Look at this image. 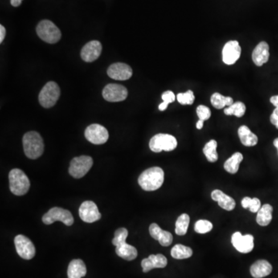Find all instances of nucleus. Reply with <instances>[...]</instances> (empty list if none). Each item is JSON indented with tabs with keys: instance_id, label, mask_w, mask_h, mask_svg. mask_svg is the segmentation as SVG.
I'll use <instances>...</instances> for the list:
<instances>
[{
	"instance_id": "1",
	"label": "nucleus",
	"mask_w": 278,
	"mask_h": 278,
	"mask_svg": "<svg viewBox=\"0 0 278 278\" xmlns=\"http://www.w3.org/2000/svg\"><path fill=\"white\" fill-rule=\"evenodd\" d=\"M165 173L160 167H152L144 171L139 177L138 182L145 191L152 192L161 187L164 182Z\"/></svg>"
},
{
	"instance_id": "2",
	"label": "nucleus",
	"mask_w": 278,
	"mask_h": 278,
	"mask_svg": "<svg viewBox=\"0 0 278 278\" xmlns=\"http://www.w3.org/2000/svg\"><path fill=\"white\" fill-rule=\"evenodd\" d=\"M25 155L30 159H37L43 155L44 143L38 132H29L22 138Z\"/></svg>"
},
{
	"instance_id": "3",
	"label": "nucleus",
	"mask_w": 278,
	"mask_h": 278,
	"mask_svg": "<svg viewBox=\"0 0 278 278\" xmlns=\"http://www.w3.org/2000/svg\"><path fill=\"white\" fill-rule=\"evenodd\" d=\"M9 189L16 196H23L30 189V179L21 169H12L9 173Z\"/></svg>"
},
{
	"instance_id": "4",
	"label": "nucleus",
	"mask_w": 278,
	"mask_h": 278,
	"mask_svg": "<svg viewBox=\"0 0 278 278\" xmlns=\"http://www.w3.org/2000/svg\"><path fill=\"white\" fill-rule=\"evenodd\" d=\"M37 34L46 43H56L61 38L59 28L50 20L41 21L37 26Z\"/></svg>"
},
{
	"instance_id": "5",
	"label": "nucleus",
	"mask_w": 278,
	"mask_h": 278,
	"mask_svg": "<svg viewBox=\"0 0 278 278\" xmlns=\"http://www.w3.org/2000/svg\"><path fill=\"white\" fill-rule=\"evenodd\" d=\"M178 142L176 138L169 134H157L151 139L149 141V148L152 152L159 153L165 152H171L176 149Z\"/></svg>"
},
{
	"instance_id": "6",
	"label": "nucleus",
	"mask_w": 278,
	"mask_h": 278,
	"mask_svg": "<svg viewBox=\"0 0 278 278\" xmlns=\"http://www.w3.org/2000/svg\"><path fill=\"white\" fill-rule=\"evenodd\" d=\"M60 95L58 83L50 81L45 84L39 95V102L43 108H50L55 105Z\"/></svg>"
},
{
	"instance_id": "7",
	"label": "nucleus",
	"mask_w": 278,
	"mask_h": 278,
	"mask_svg": "<svg viewBox=\"0 0 278 278\" xmlns=\"http://www.w3.org/2000/svg\"><path fill=\"white\" fill-rule=\"evenodd\" d=\"M93 165L92 158L87 156L75 157L71 160L69 173L75 179H80L85 176Z\"/></svg>"
},
{
	"instance_id": "8",
	"label": "nucleus",
	"mask_w": 278,
	"mask_h": 278,
	"mask_svg": "<svg viewBox=\"0 0 278 278\" xmlns=\"http://www.w3.org/2000/svg\"><path fill=\"white\" fill-rule=\"evenodd\" d=\"M42 220L46 225L52 224L56 221H60L67 226H71L74 223V217L69 210H64L63 208L54 207L45 213Z\"/></svg>"
},
{
	"instance_id": "9",
	"label": "nucleus",
	"mask_w": 278,
	"mask_h": 278,
	"mask_svg": "<svg viewBox=\"0 0 278 278\" xmlns=\"http://www.w3.org/2000/svg\"><path fill=\"white\" fill-rule=\"evenodd\" d=\"M84 135L87 141L95 145L104 144L109 139L108 130L99 124H91L87 127Z\"/></svg>"
},
{
	"instance_id": "10",
	"label": "nucleus",
	"mask_w": 278,
	"mask_h": 278,
	"mask_svg": "<svg viewBox=\"0 0 278 278\" xmlns=\"http://www.w3.org/2000/svg\"><path fill=\"white\" fill-rule=\"evenodd\" d=\"M16 250L19 256L24 259H31L35 256L36 249L34 243L23 235H17L14 239Z\"/></svg>"
},
{
	"instance_id": "11",
	"label": "nucleus",
	"mask_w": 278,
	"mask_h": 278,
	"mask_svg": "<svg viewBox=\"0 0 278 278\" xmlns=\"http://www.w3.org/2000/svg\"><path fill=\"white\" fill-rule=\"evenodd\" d=\"M128 93L126 87L116 83H109L104 87L102 95L109 102H119L125 100Z\"/></svg>"
},
{
	"instance_id": "12",
	"label": "nucleus",
	"mask_w": 278,
	"mask_h": 278,
	"mask_svg": "<svg viewBox=\"0 0 278 278\" xmlns=\"http://www.w3.org/2000/svg\"><path fill=\"white\" fill-rule=\"evenodd\" d=\"M232 244L236 250L242 254L251 252L254 247V238L250 234L242 235L240 232H235L231 238Z\"/></svg>"
},
{
	"instance_id": "13",
	"label": "nucleus",
	"mask_w": 278,
	"mask_h": 278,
	"mask_svg": "<svg viewBox=\"0 0 278 278\" xmlns=\"http://www.w3.org/2000/svg\"><path fill=\"white\" fill-rule=\"evenodd\" d=\"M79 215L80 219L87 223L96 222L101 218L99 208L92 201H85L81 204L79 209Z\"/></svg>"
},
{
	"instance_id": "14",
	"label": "nucleus",
	"mask_w": 278,
	"mask_h": 278,
	"mask_svg": "<svg viewBox=\"0 0 278 278\" xmlns=\"http://www.w3.org/2000/svg\"><path fill=\"white\" fill-rule=\"evenodd\" d=\"M241 47L237 40L228 41L222 51V61L227 65H233L240 58Z\"/></svg>"
},
{
	"instance_id": "15",
	"label": "nucleus",
	"mask_w": 278,
	"mask_h": 278,
	"mask_svg": "<svg viewBox=\"0 0 278 278\" xmlns=\"http://www.w3.org/2000/svg\"><path fill=\"white\" fill-rule=\"evenodd\" d=\"M132 67L124 63H115L111 64L108 69V75L114 80H126L132 78Z\"/></svg>"
},
{
	"instance_id": "16",
	"label": "nucleus",
	"mask_w": 278,
	"mask_h": 278,
	"mask_svg": "<svg viewBox=\"0 0 278 278\" xmlns=\"http://www.w3.org/2000/svg\"><path fill=\"white\" fill-rule=\"evenodd\" d=\"M102 51V46L99 41H90L82 48L80 57L83 61L93 62L99 59Z\"/></svg>"
},
{
	"instance_id": "17",
	"label": "nucleus",
	"mask_w": 278,
	"mask_h": 278,
	"mask_svg": "<svg viewBox=\"0 0 278 278\" xmlns=\"http://www.w3.org/2000/svg\"><path fill=\"white\" fill-rule=\"evenodd\" d=\"M168 260L162 254H151L148 258L143 259L141 267L144 273L148 272L155 268H164L166 267Z\"/></svg>"
},
{
	"instance_id": "18",
	"label": "nucleus",
	"mask_w": 278,
	"mask_h": 278,
	"mask_svg": "<svg viewBox=\"0 0 278 278\" xmlns=\"http://www.w3.org/2000/svg\"><path fill=\"white\" fill-rule=\"evenodd\" d=\"M149 234L153 239L159 242L163 247H169L172 244L173 237L171 233L161 230L160 226L156 223H152L149 226Z\"/></svg>"
},
{
	"instance_id": "19",
	"label": "nucleus",
	"mask_w": 278,
	"mask_h": 278,
	"mask_svg": "<svg viewBox=\"0 0 278 278\" xmlns=\"http://www.w3.org/2000/svg\"><path fill=\"white\" fill-rule=\"evenodd\" d=\"M269 58H270L269 45L264 41H262L253 51V61L258 67H261L268 61Z\"/></svg>"
},
{
	"instance_id": "20",
	"label": "nucleus",
	"mask_w": 278,
	"mask_h": 278,
	"mask_svg": "<svg viewBox=\"0 0 278 278\" xmlns=\"http://www.w3.org/2000/svg\"><path fill=\"white\" fill-rule=\"evenodd\" d=\"M273 267L266 259H259L250 267V274L254 278H263L271 275Z\"/></svg>"
},
{
	"instance_id": "21",
	"label": "nucleus",
	"mask_w": 278,
	"mask_h": 278,
	"mask_svg": "<svg viewBox=\"0 0 278 278\" xmlns=\"http://www.w3.org/2000/svg\"><path fill=\"white\" fill-rule=\"evenodd\" d=\"M211 197L213 200L218 202V205L226 211H232L235 209L236 202L234 199L219 189L213 190L211 193Z\"/></svg>"
},
{
	"instance_id": "22",
	"label": "nucleus",
	"mask_w": 278,
	"mask_h": 278,
	"mask_svg": "<svg viewBox=\"0 0 278 278\" xmlns=\"http://www.w3.org/2000/svg\"><path fill=\"white\" fill-rule=\"evenodd\" d=\"M87 274L85 263L80 259H73L67 269L68 278H82Z\"/></svg>"
},
{
	"instance_id": "23",
	"label": "nucleus",
	"mask_w": 278,
	"mask_h": 278,
	"mask_svg": "<svg viewBox=\"0 0 278 278\" xmlns=\"http://www.w3.org/2000/svg\"><path fill=\"white\" fill-rule=\"evenodd\" d=\"M238 136H239L241 143L244 146L253 147L258 144V136L253 133L250 128L246 125H242L238 128Z\"/></svg>"
},
{
	"instance_id": "24",
	"label": "nucleus",
	"mask_w": 278,
	"mask_h": 278,
	"mask_svg": "<svg viewBox=\"0 0 278 278\" xmlns=\"http://www.w3.org/2000/svg\"><path fill=\"white\" fill-rule=\"evenodd\" d=\"M273 206L270 204H264L258 212L256 221L259 226H267L272 220Z\"/></svg>"
},
{
	"instance_id": "25",
	"label": "nucleus",
	"mask_w": 278,
	"mask_h": 278,
	"mask_svg": "<svg viewBox=\"0 0 278 278\" xmlns=\"http://www.w3.org/2000/svg\"><path fill=\"white\" fill-rule=\"evenodd\" d=\"M115 251L118 256L128 261L133 260L138 256L137 249L127 243H122L116 247Z\"/></svg>"
},
{
	"instance_id": "26",
	"label": "nucleus",
	"mask_w": 278,
	"mask_h": 278,
	"mask_svg": "<svg viewBox=\"0 0 278 278\" xmlns=\"http://www.w3.org/2000/svg\"><path fill=\"white\" fill-rule=\"evenodd\" d=\"M243 156L240 152H235L231 157L225 161L224 169L230 174H236L239 169L241 161H243Z\"/></svg>"
},
{
	"instance_id": "27",
	"label": "nucleus",
	"mask_w": 278,
	"mask_h": 278,
	"mask_svg": "<svg viewBox=\"0 0 278 278\" xmlns=\"http://www.w3.org/2000/svg\"><path fill=\"white\" fill-rule=\"evenodd\" d=\"M212 105L217 109H222L225 107H229L234 104V100L231 97H226L219 93H214L210 98Z\"/></svg>"
},
{
	"instance_id": "28",
	"label": "nucleus",
	"mask_w": 278,
	"mask_h": 278,
	"mask_svg": "<svg viewBox=\"0 0 278 278\" xmlns=\"http://www.w3.org/2000/svg\"><path fill=\"white\" fill-rule=\"evenodd\" d=\"M193 250L182 244H176L171 250V255L175 259H183L193 256Z\"/></svg>"
},
{
	"instance_id": "29",
	"label": "nucleus",
	"mask_w": 278,
	"mask_h": 278,
	"mask_svg": "<svg viewBox=\"0 0 278 278\" xmlns=\"http://www.w3.org/2000/svg\"><path fill=\"white\" fill-rule=\"evenodd\" d=\"M217 142L216 140H210L206 143L203 148V153L206 159L210 162H216L218 160V153L217 151Z\"/></svg>"
},
{
	"instance_id": "30",
	"label": "nucleus",
	"mask_w": 278,
	"mask_h": 278,
	"mask_svg": "<svg viewBox=\"0 0 278 278\" xmlns=\"http://www.w3.org/2000/svg\"><path fill=\"white\" fill-rule=\"evenodd\" d=\"M189 222H190V218L188 214L183 213L179 216L176 222V230H175L176 234L179 236L185 235L189 228Z\"/></svg>"
},
{
	"instance_id": "31",
	"label": "nucleus",
	"mask_w": 278,
	"mask_h": 278,
	"mask_svg": "<svg viewBox=\"0 0 278 278\" xmlns=\"http://www.w3.org/2000/svg\"><path fill=\"white\" fill-rule=\"evenodd\" d=\"M246 105L243 102H235L232 105L229 106L224 109V114L226 115H235L236 117H243L246 112Z\"/></svg>"
},
{
	"instance_id": "32",
	"label": "nucleus",
	"mask_w": 278,
	"mask_h": 278,
	"mask_svg": "<svg viewBox=\"0 0 278 278\" xmlns=\"http://www.w3.org/2000/svg\"><path fill=\"white\" fill-rule=\"evenodd\" d=\"M241 205L244 209H249L250 212L255 213L259 211L261 208V202L258 198H250L244 197L241 201Z\"/></svg>"
},
{
	"instance_id": "33",
	"label": "nucleus",
	"mask_w": 278,
	"mask_h": 278,
	"mask_svg": "<svg viewBox=\"0 0 278 278\" xmlns=\"http://www.w3.org/2000/svg\"><path fill=\"white\" fill-rule=\"evenodd\" d=\"M213 228V223L211 222L206 219H199L196 222L194 230L197 234H205L211 231Z\"/></svg>"
},
{
	"instance_id": "34",
	"label": "nucleus",
	"mask_w": 278,
	"mask_h": 278,
	"mask_svg": "<svg viewBox=\"0 0 278 278\" xmlns=\"http://www.w3.org/2000/svg\"><path fill=\"white\" fill-rule=\"evenodd\" d=\"M128 231L125 228L118 229L115 233V238L112 239V243L115 247L119 245L126 243V239L128 238Z\"/></svg>"
},
{
	"instance_id": "35",
	"label": "nucleus",
	"mask_w": 278,
	"mask_h": 278,
	"mask_svg": "<svg viewBox=\"0 0 278 278\" xmlns=\"http://www.w3.org/2000/svg\"><path fill=\"white\" fill-rule=\"evenodd\" d=\"M179 103L182 105H191L195 100V95L193 91H187L185 93H179L176 97Z\"/></svg>"
},
{
	"instance_id": "36",
	"label": "nucleus",
	"mask_w": 278,
	"mask_h": 278,
	"mask_svg": "<svg viewBox=\"0 0 278 278\" xmlns=\"http://www.w3.org/2000/svg\"><path fill=\"white\" fill-rule=\"evenodd\" d=\"M197 113L199 119L204 120V121L209 120L211 117V111H210V108L206 106L202 105V104L197 107Z\"/></svg>"
},
{
	"instance_id": "37",
	"label": "nucleus",
	"mask_w": 278,
	"mask_h": 278,
	"mask_svg": "<svg viewBox=\"0 0 278 278\" xmlns=\"http://www.w3.org/2000/svg\"><path fill=\"white\" fill-rule=\"evenodd\" d=\"M161 99L163 100L164 103L165 104H169L170 103H173L176 100V97L173 91H167L164 92L161 95Z\"/></svg>"
},
{
	"instance_id": "38",
	"label": "nucleus",
	"mask_w": 278,
	"mask_h": 278,
	"mask_svg": "<svg viewBox=\"0 0 278 278\" xmlns=\"http://www.w3.org/2000/svg\"><path fill=\"white\" fill-rule=\"evenodd\" d=\"M270 120H271V124H274L278 129V108H275L274 110L273 113L271 114Z\"/></svg>"
},
{
	"instance_id": "39",
	"label": "nucleus",
	"mask_w": 278,
	"mask_h": 278,
	"mask_svg": "<svg viewBox=\"0 0 278 278\" xmlns=\"http://www.w3.org/2000/svg\"><path fill=\"white\" fill-rule=\"evenodd\" d=\"M5 37H6V29L2 25H1L0 26V43H2Z\"/></svg>"
},
{
	"instance_id": "40",
	"label": "nucleus",
	"mask_w": 278,
	"mask_h": 278,
	"mask_svg": "<svg viewBox=\"0 0 278 278\" xmlns=\"http://www.w3.org/2000/svg\"><path fill=\"white\" fill-rule=\"evenodd\" d=\"M270 100H271V104L275 106V108H278V95L271 97Z\"/></svg>"
},
{
	"instance_id": "41",
	"label": "nucleus",
	"mask_w": 278,
	"mask_h": 278,
	"mask_svg": "<svg viewBox=\"0 0 278 278\" xmlns=\"http://www.w3.org/2000/svg\"><path fill=\"white\" fill-rule=\"evenodd\" d=\"M22 1V0H11L10 2H11L12 6L17 7V6H20Z\"/></svg>"
},
{
	"instance_id": "42",
	"label": "nucleus",
	"mask_w": 278,
	"mask_h": 278,
	"mask_svg": "<svg viewBox=\"0 0 278 278\" xmlns=\"http://www.w3.org/2000/svg\"><path fill=\"white\" fill-rule=\"evenodd\" d=\"M203 124H204V120H200V119H199V120L197 123V129L199 130L202 129V128H203Z\"/></svg>"
},
{
	"instance_id": "43",
	"label": "nucleus",
	"mask_w": 278,
	"mask_h": 278,
	"mask_svg": "<svg viewBox=\"0 0 278 278\" xmlns=\"http://www.w3.org/2000/svg\"><path fill=\"white\" fill-rule=\"evenodd\" d=\"M274 145L278 148V138H277L276 139H275V141H274Z\"/></svg>"
}]
</instances>
